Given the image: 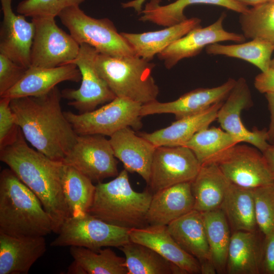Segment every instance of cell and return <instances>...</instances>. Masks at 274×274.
<instances>
[{
    "label": "cell",
    "mask_w": 274,
    "mask_h": 274,
    "mask_svg": "<svg viewBox=\"0 0 274 274\" xmlns=\"http://www.w3.org/2000/svg\"><path fill=\"white\" fill-rule=\"evenodd\" d=\"M191 182L178 184L153 194L147 212L148 225H166L194 210Z\"/></svg>",
    "instance_id": "23"
},
{
    "label": "cell",
    "mask_w": 274,
    "mask_h": 274,
    "mask_svg": "<svg viewBox=\"0 0 274 274\" xmlns=\"http://www.w3.org/2000/svg\"><path fill=\"white\" fill-rule=\"evenodd\" d=\"M253 104L248 84L244 78L236 81L233 88L219 109L217 119L221 128L231 135L239 143L245 142L253 145L261 152L269 145L267 129L254 127L248 129L242 122V111Z\"/></svg>",
    "instance_id": "14"
},
{
    "label": "cell",
    "mask_w": 274,
    "mask_h": 274,
    "mask_svg": "<svg viewBox=\"0 0 274 274\" xmlns=\"http://www.w3.org/2000/svg\"><path fill=\"white\" fill-rule=\"evenodd\" d=\"M200 167L193 152L186 146L157 147L148 185L153 194L178 184L191 182Z\"/></svg>",
    "instance_id": "12"
},
{
    "label": "cell",
    "mask_w": 274,
    "mask_h": 274,
    "mask_svg": "<svg viewBox=\"0 0 274 274\" xmlns=\"http://www.w3.org/2000/svg\"><path fill=\"white\" fill-rule=\"evenodd\" d=\"M239 22L245 38L262 39L274 46V2L249 8L241 14Z\"/></svg>",
    "instance_id": "36"
},
{
    "label": "cell",
    "mask_w": 274,
    "mask_h": 274,
    "mask_svg": "<svg viewBox=\"0 0 274 274\" xmlns=\"http://www.w3.org/2000/svg\"><path fill=\"white\" fill-rule=\"evenodd\" d=\"M201 19L197 17L187 18L178 24L153 31L134 33L121 32L138 56L148 61L152 60L176 41L193 29L200 26Z\"/></svg>",
    "instance_id": "26"
},
{
    "label": "cell",
    "mask_w": 274,
    "mask_h": 274,
    "mask_svg": "<svg viewBox=\"0 0 274 274\" xmlns=\"http://www.w3.org/2000/svg\"><path fill=\"white\" fill-rule=\"evenodd\" d=\"M206 53L211 55H223L245 60L264 72L270 68L271 54L274 46L270 43L260 39L233 45L218 43L208 46Z\"/></svg>",
    "instance_id": "35"
},
{
    "label": "cell",
    "mask_w": 274,
    "mask_h": 274,
    "mask_svg": "<svg viewBox=\"0 0 274 274\" xmlns=\"http://www.w3.org/2000/svg\"><path fill=\"white\" fill-rule=\"evenodd\" d=\"M231 184L216 163L201 165L191 182L194 210L203 213L220 208Z\"/></svg>",
    "instance_id": "27"
},
{
    "label": "cell",
    "mask_w": 274,
    "mask_h": 274,
    "mask_svg": "<svg viewBox=\"0 0 274 274\" xmlns=\"http://www.w3.org/2000/svg\"><path fill=\"white\" fill-rule=\"evenodd\" d=\"M152 196L148 190L134 191L130 185L128 172L124 169L112 181L98 182L95 185L93 200L88 213L128 229L144 227L148 225L146 217Z\"/></svg>",
    "instance_id": "4"
},
{
    "label": "cell",
    "mask_w": 274,
    "mask_h": 274,
    "mask_svg": "<svg viewBox=\"0 0 274 274\" xmlns=\"http://www.w3.org/2000/svg\"><path fill=\"white\" fill-rule=\"evenodd\" d=\"M220 208L224 212L231 232L258 230L253 189L231 184Z\"/></svg>",
    "instance_id": "30"
},
{
    "label": "cell",
    "mask_w": 274,
    "mask_h": 274,
    "mask_svg": "<svg viewBox=\"0 0 274 274\" xmlns=\"http://www.w3.org/2000/svg\"><path fill=\"white\" fill-rule=\"evenodd\" d=\"M269 2H274V0H268Z\"/></svg>",
    "instance_id": "48"
},
{
    "label": "cell",
    "mask_w": 274,
    "mask_h": 274,
    "mask_svg": "<svg viewBox=\"0 0 274 274\" xmlns=\"http://www.w3.org/2000/svg\"><path fill=\"white\" fill-rule=\"evenodd\" d=\"M270 114V122L267 129L268 142L274 144V92L265 94Z\"/></svg>",
    "instance_id": "43"
},
{
    "label": "cell",
    "mask_w": 274,
    "mask_h": 274,
    "mask_svg": "<svg viewBox=\"0 0 274 274\" xmlns=\"http://www.w3.org/2000/svg\"><path fill=\"white\" fill-rule=\"evenodd\" d=\"M177 243L199 262L202 274L217 273L212 260L202 213L193 210L167 225Z\"/></svg>",
    "instance_id": "18"
},
{
    "label": "cell",
    "mask_w": 274,
    "mask_h": 274,
    "mask_svg": "<svg viewBox=\"0 0 274 274\" xmlns=\"http://www.w3.org/2000/svg\"><path fill=\"white\" fill-rule=\"evenodd\" d=\"M55 18H31L35 32L31 49L30 66L55 67L72 63L77 58L80 45L70 34L58 27Z\"/></svg>",
    "instance_id": "9"
},
{
    "label": "cell",
    "mask_w": 274,
    "mask_h": 274,
    "mask_svg": "<svg viewBox=\"0 0 274 274\" xmlns=\"http://www.w3.org/2000/svg\"><path fill=\"white\" fill-rule=\"evenodd\" d=\"M238 143L222 128L212 127L198 131L184 146L193 152L201 165L216 163Z\"/></svg>",
    "instance_id": "33"
},
{
    "label": "cell",
    "mask_w": 274,
    "mask_h": 274,
    "mask_svg": "<svg viewBox=\"0 0 274 274\" xmlns=\"http://www.w3.org/2000/svg\"><path fill=\"white\" fill-rule=\"evenodd\" d=\"M274 177V144H272L262 152Z\"/></svg>",
    "instance_id": "44"
},
{
    "label": "cell",
    "mask_w": 274,
    "mask_h": 274,
    "mask_svg": "<svg viewBox=\"0 0 274 274\" xmlns=\"http://www.w3.org/2000/svg\"><path fill=\"white\" fill-rule=\"evenodd\" d=\"M236 3L245 6H251L252 7L264 3L268 0H232Z\"/></svg>",
    "instance_id": "46"
},
{
    "label": "cell",
    "mask_w": 274,
    "mask_h": 274,
    "mask_svg": "<svg viewBox=\"0 0 274 274\" xmlns=\"http://www.w3.org/2000/svg\"><path fill=\"white\" fill-rule=\"evenodd\" d=\"M119 249L125 255L128 274H186L146 246L130 241Z\"/></svg>",
    "instance_id": "31"
},
{
    "label": "cell",
    "mask_w": 274,
    "mask_h": 274,
    "mask_svg": "<svg viewBox=\"0 0 274 274\" xmlns=\"http://www.w3.org/2000/svg\"><path fill=\"white\" fill-rule=\"evenodd\" d=\"M223 102H217L205 111L178 119L166 127L139 135L156 147L184 146L196 133L209 127L217 119L218 112Z\"/></svg>",
    "instance_id": "25"
},
{
    "label": "cell",
    "mask_w": 274,
    "mask_h": 274,
    "mask_svg": "<svg viewBox=\"0 0 274 274\" xmlns=\"http://www.w3.org/2000/svg\"><path fill=\"white\" fill-rule=\"evenodd\" d=\"M11 99L5 97L0 99V148L10 142L19 129L10 107Z\"/></svg>",
    "instance_id": "39"
},
{
    "label": "cell",
    "mask_w": 274,
    "mask_h": 274,
    "mask_svg": "<svg viewBox=\"0 0 274 274\" xmlns=\"http://www.w3.org/2000/svg\"><path fill=\"white\" fill-rule=\"evenodd\" d=\"M0 159L38 197L58 233L70 216L62 186L64 164L30 148L19 128L16 136L0 148Z\"/></svg>",
    "instance_id": "2"
},
{
    "label": "cell",
    "mask_w": 274,
    "mask_h": 274,
    "mask_svg": "<svg viewBox=\"0 0 274 274\" xmlns=\"http://www.w3.org/2000/svg\"><path fill=\"white\" fill-rule=\"evenodd\" d=\"M236 81L229 78L224 83L217 87L197 88L172 101L160 102L157 100L143 105L141 115L143 117L154 114H173L178 120L198 114L226 98Z\"/></svg>",
    "instance_id": "17"
},
{
    "label": "cell",
    "mask_w": 274,
    "mask_h": 274,
    "mask_svg": "<svg viewBox=\"0 0 274 274\" xmlns=\"http://www.w3.org/2000/svg\"><path fill=\"white\" fill-rule=\"evenodd\" d=\"M46 251L44 236L17 237L0 232V274L27 273Z\"/></svg>",
    "instance_id": "21"
},
{
    "label": "cell",
    "mask_w": 274,
    "mask_h": 274,
    "mask_svg": "<svg viewBox=\"0 0 274 274\" xmlns=\"http://www.w3.org/2000/svg\"><path fill=\"white\" fill-rule=\"evenodd\" d=\"M130 241L146 246L175 264L186 274L201 273L199 261L174 240L166 225H148L129 229Z\"/></svg>",
    "instance_id": "19"
},
{
    "label": "cell",
    "mask_w": 274,
    "mask_h": 274,
    "mask_svg": "<svg viewBox=\"0 0 274 274\" xmlns=\"http://www.w3.org/2000/svg\"><path fill=\"white\" fill-rule=\"evenodd\" d=\"M53 232L49 214L35 194L10 168L0 175V232L17 237Z\"/></svg>",
    "instance_id": "3"
},
{
    "label": "cell",
    "mask_w": 274,
    "mask_h": 274,
    "mask_svg": "<svg viewBox=\"0 0 274 274\" xmlns=\"http://www.w3.org/2000/svg\"><path fill=\"white\" fill-rule=\"evenodd\" d=\"M254 86L262 93L274 92V69L269 68L258 74L255 78Z\"/></svg>",
    "instance_id": "42"
},
{
    "label": "cell",
    "mask_w": 274,
    "mask_h": 274,
    "mask_svg": "<svg viewBox=\"0 0 274 274\" xmlns=\"http://www.w3.org/2000/svg\"><path fill=\"white\" fill-rule=\"evenodd\" d=\"M85 0H23L17 7V12L31 18L55 17L63 10L79 6Z\"/></svg>",
    "instance_id": "38"
},
{
    "label": "cell",
    "mask_w": 274,
    "mask_h": 274,
    "mask_svg": "<svg viewBox=\"0 0 274 274\" xmlns=\"http://www.w3.org/2000/svg\"><path fill=\"white\" fill-rule=\"evenodd\" d=\"M95 66L116 97L145 105L157 100L159 88L152 76L155 65L133 55L115 57L98 53Z\"/></svg>",
    "instance_id": "5"
},
{
    "label": "cell",
    "mask_w": 274,
    "mask_h": 274,
    "mask_svg": "<svg viewBox=\"0 0 274 274\" xmlns=\"http://www.w3.org/2000/svg\"><path fill=\"white\" fill-rule=\"evenodd\" d=\"M142 105L128 98L116 97L92 111L79 114L64 112V114L78 135L100 134L110 137L125 127L141 129Z\"/></svg>",
    "instance_id": "7"
},
{
    "label": "cell",
    "mask_w": 274,
    "mask_h": 274,
    "mask_svg": "<svg viewBox=\"0 0 274 274\" xmlns=\"http://www.w3.org/2000/svg\"><path fill=\"white\" fill-rule=\"evenodd\" d=\"M270 68L274 69V57L271 60L270 63Z\"/></svg>",
    "instance_id": "47"
},
{
    "label": "cell",
    "mask_w": 274,
    "mask_h": 274,
    "mask_svg": "<svg viewBox=\"0 0 274 274\" xmlns=\"http://www.w3.org/2000/svg\"><path fill=\"white\" fill-rule=\"evenodd\" d=\"M261 273L274 274V230L264 235Z\"/></svg>",
    "instance_id": "41"
},
{
    "label": "cell",
    "mask_w": 274,
    "mask_h": 274,
    "mask_svg": "<svg viewBox=\"0 0 274 274\" xmlns=\"http://www.w3.org/2000/svg\"><path fill=\"white\" fill-rule=\"evenodd\" d=\"M116 158L123 164L128 172L136 173L149 184L153 155L157 147L130 127L117 131L110 137Z\"/></svg>",
    "instance_id": "20"
},
{
    "label": "cell",
    "mask_w": 274,
    "mask_h": 274,
    "mask_svg": "<svg viewBox=\"0 0 274 274\" xmlns=\"http://www.w3.org/2000/svg\"><path fill=\"white\" fill-rule=\"evenodd\" d=\"M98 53L89 45H80L79 54L72 63L81 72V86L77 89L65 88L61 91L62 97L69 100L68 105L79 113L92 111L98 105L110 102L116 97L96 70L95 62Z\"/></svg>",
    "instance_id": "10"
},
{
    "label": "cell",
    "mask_w": 274,
    "mask_h": 274,
    "mask_svg": "<svg viewBox=\"0 0 274 274\" xmlns=\"http://www.w3.org/2000/svg\"><path fill=\"white\" fill-rule=\"evenodd\" d=\"M161 0H150L141 12L139 20L168 27L187 19L184 11L188 6L196 4L213 5L242 14L249 8L232 0H176L165 5H160Z\"/></svg>",
    "instance_id": "28"
},
{
    "label": "cell",
    "mask_w": 274,
    "mask_h": 274,
    "mask_svg": "<svg viewBox=\"0 0 274 274\" xmlns=\"http://www.w3.org/2000/svg\"><path fill=\"white\" fill-rule=\"evenodd\" d=\"M263 239L259 230L232 232L226 273H261Z\"/></svg>",
    "instance_id": "24"
},
{
    "label": "cell",
    "mask_w": 274,
    "mask_h": 274,
    "mask_svg": "<svg viewBox=\"0 0 274 274\" xmlns=\"http://www.w3.org/2000/svg\"><path fill=\"white\" fill-rule=\"evenodd\" d=\"M129 229L110 224L86 213L70 216L63 223L52 247L78 246L96 250L119 248L130 242Z\"/></svg>",
    "instance_id": "8"
},
{
    "label": "cell",
    "mask_w": 274,
    "mask_h": 274,
    "mask_svg": "<svg viewBox=\"0 0 274 274\" xmlns=\"http://www.w3.org/2000/svg\"><path fill=\"white\" fill-rule=\"evenodd\" d=\"M201 213L212 260L216 272L226 273L232 234L228 221L221 208Z\"/></svg>",
    "instance_id": "32"
},
{
    "label": "cell",
    "mask_w": 274,
    "mask_h": 274,
    "mask_svg": "<svg viewBox=\"0 0 274 274\" xmlns=\"http://www.w3.org/2000/svg\"><path fill=\"white\" fill-rule=\"evenodd\" d=\"M58 17L79 45H89L99 53L112 56L135 55L131 46L109 18L90 17L79 6L63 10Z\"/></svg>",
    "instance_id": "6"
},
{
    "label": "cell",
    "mask_w": 274,
    "mask_h": 274,
    "mask_svg": "<svg viewBox=\"0 0 274 274\" xmlns=\"http://www.w3.org/2000/svg\"><path fill=\"white\" fill-rule=\"evenodd\" d=\"M57 86L43 95L12 98L10 107L24 138L48 158L62 161L78 135L62 111Z\"/></svg>",
    "instance_id": "1"
},
{
    "label": "cell",
    "mask_w": 274,
    "mask_h": 274,
    "mask_svg": "<svg viewBox=\"0 0 274 274\" xmlns=\"http://www.w3.org/2000/svg\"><path fill=\"white\" fill-rule=\"evenodd\" d=\"M86 176L92 182L119 174L117 161L109 139L100 134L80 135L63 160Z\"/></svg>",
    "instance_id": "11"
},
{
    "label": "cell",
    "mask_w": 274,
    "mask_h": 274,
    "mask_svg": "<svg viewBox=\"0 0 274 274\" xmlns=\"http://www.w3.org/2000/svg\"><path fill=\"white\" fill-rule=\"evenodd\" d=\"M226 14L223 13L212 24L204 27H196L174 42L158 54L165 67L170 69L180 60L194 57L208 46L223 41L242 43L245 41L243 34L229 32L223 27Z\"/></svg>",
    "instance_id": "15"
},
{
    "label": "cell",
    "mask_w": 274,
    "mask_h": 274,
    "mask_svg": "<svg viewBox=\"0 0 274 274\" xmlns=\"http://www.w3.org/2000/svg\"><path fill=\"white\" fill-rule=\"evenodd\" d=\"M147 0H133L122 4L124 8H133L139 13H141L142 11V7L144 3Z\"/></svg>",
    "instance_id": "45"
},
{
    "label": "cell",
    "mask_w": 274,
    "mask_h": 274,
    "mask_svg": "<svg viewBox=\"0 0 274 274\" xmlns=\"http://www.w3.org/2000/svg\"><path fill=\"white\" fill-rule=\"evenodd\" d=\"M236 144L216 164L231 183L254 189L274 183L262 152L255 147Z\"/></svg>",
    "instance_id": "13"
},
{
    "label": "cell",
    "mask_w": 274,
    "mask_h": 274,
    "mask_svg": "<svg viewBox=\"0 0 274 274\" xmlns=\"http://www.w3.org/2000/svg\"><path fill=\"white\" fill-rule=\"evenodd\" d=\"M74 259L68 268L71 274H128L125 258L118 256L109 248L96 250L71 246Z\"/></svg>",
    "instance_id": "29"
},
{
    "label": "cell",
    "mask_w": 274,
    "mask_h": 274,
    "mask_svg": "<svg viewBox=\"0 0 274 274\" xmlns=\"http://www.w3.org/2000/svg\"><path fill=\"white\" fill-rule=\"evenodd\" d=\"M81 78L79 69L73 63L52 68L30 66L16 84L0 96L12 99L41 95L62 82H78Z\"/></svg>",
    "instance_id": "22"
},
{
    "label": "cell",
    "mask_w": 274,
    "mask_h": 274,
    "mask_svg": "<svg viewBox=\"0 0 274 274\" xmlns=\"http://www.w3.org/2000/svg\"><path fill=\"white\" fill-rule=\"evenodd\" d=\"M62 186L70 216L88 213L95 191L92 181L75 168L64 164Z\"/></svg>",
    "instance_id": "34"
},
{
    "label": "cell",
    "mask_w": 274,
    "mask_h": 274,
    "mask_svg": "<svg viewBox=\"0 0 274 274\" xmlns=\"http://www.w3.org/2000/svg\"><path fill=\"white\" fill-rule=\"evenodd\" d=\"M27 69L0 53V96L14 86Z\"/></svg>",
    "instance_id": "40"
},
{
    "label": "cell",
    "mask_w": 274,
    "mask_h": 274,
    "mask_svg": "<svg viewBox=\"0 0 274 274\" xmlns=\"http://www.w3.org/2000/svg\"><path fill=\"white\" fill-rule=\"evenodd\" d=\"M256 222L264 235L274 230V183L253 189Z\"/></svg>",
    "instance_id": "37"
},
{
    "label": "cell",
    "mask_w": 274,
    "mask_h": 274,
    "mask_svg": "<svg viewBox=\"0 0 274 274\" xmlns=\"http://www.w3.org/2000/svg\"><path fill=\"white\" fill-rule=\"evenodd\" d=\"M12 0H1L3 19L0 27V53L25 68L30 66V53L35 32L33 22L15 14Z\"/></svg>",
    "instance_id": "16"
}]
</instances>
